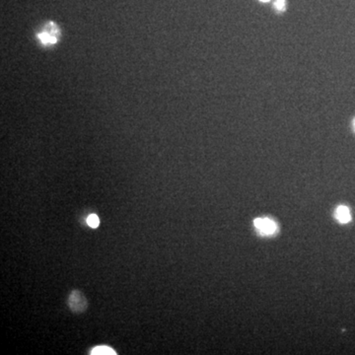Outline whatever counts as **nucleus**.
I'll list each match as a JSON object with an SVG mask.
<instances>
[{
    "mask_svg": "<svg viewBox=\"0 0 355 355\" xmlns=\"http://www.w3.org/2000/svg\"><path fill=\"white\" fill-rule=\"evenodd\" d=\"M336 217L340 223H347L350 221L351 216L347 207L339 206L336 211Z\"/></svg>",
    "mask_w": 355,
    "mask_h": 355,
    "instance_id": "nucleus-4",
    "label": "nucleus"
},
{
    "mask_svg": "<svg viewBox=\"0 0 355 355\" xmlns=\"http://www.w3.org/2000/svg\"><path fill=\"white\" fill-rule=\"evenodd\" d=\"M87 224L92 227V228H97L99 225H100V219L97 215L95 214H92V215H89L88 218H87Z\"/></svg>",
    "mask_w": 355,
    "mask_h": 355,
    "instance_id": "nucleus-6",
    "label": "nucleus"
},
{
    "mask_svg": "<svg viewBox=\"0 0 355 355\" xmlns=\"http://www.w3.org/2000/svg\"><path fill=\"white\" fill-rule=\"evenodd\" d=\"M274 7L278 11H283L284 9H285V0H276L274 3Z\"/></svg>",
    "mask_w": 355,
    "mask_h": 355,
    "instance_id": "nucleus-7",
    "label": "nucleus"
},
{
    "mask_svg": "<svg viewBox=\"0 0 355 355\" xmlns=\"http://www.w3.org/2000/svg\"><path fill=\"white\" fill-rule=\"evenodd\" d=\"M254 224H255L256 228L263 235H270V234H273L275 232V230H276L275 223L272 220L268 219V218H258V219H255Z\"/></svg>",
    "mask_w": 355,
    "mask_h": 355,
    "instance_id": "nucleus-3",
    "label": "nucleus"
},
{
    "mask_svg": "<svg viewBox=\"0 0 355 355\" xmlns=\"http://www.w3.org/2000/svg\"><path fill=\"white\" fill-rule=\"evenodd\" d=\"M58 37H59V29L53 22L48 23L43 29V31H41L37 36L38 40L44 46L54 45L57 42Z\"/></svg>",
    "mask_w": 355,
    "mask_h": 355,
    "instance_id": "nucleus-2",
    "label": "nucleus"
},
{
    "mask_svg": "<svg viewBox=\"0 0 355 355\" xmlns=\"http://www.w3.org/2000/svg\"><path fill=\"white\" fill-rule=\"evenodd\" d=\"M261 1H263V2H267V1H269V0H261Z\"/></svg>",
    "mask_w": 355,
    "mask_h": 355,
    "instance_id": "nucleus-8",
    "label": "nucleus"
},
{
    "mask_svg": "<svg viewBox=\"0 0 355 355\" xmlns=\"http://www.w3.org/2000/svg\"><path fill=\"white\" fill-rule=\"evenodd\" d=\"M67 306L73 314L80 315L87 311L88 301L85 295L79 290H72L68 296Z\"/></svg>",
    "mask_w": 355,
    "mask_h": 355,
    "instance_id": "nucleus-1",
    "label": "nucleus"
},
{
    "mask_svg": "<svg viewBox=\"0 0 355 355\" xmlns=\"http://www.w3.org/2000/svg\"><path fill=\"white\" fill-rule=\"evenodd\" d=\"M90 354L92 355H117L118 353L111 347L106 346V345H102V346H97L94 347Z\"/></svg>",
    "mask_w": 355,
    "mask_h": 355,
    "instance_id": "nucleus-5",
    "label": "nucleus"
},
{
    "mask_svg": "<svg viewBox=\"0 0 355 355\" xmlns=\"http://www.w3.org/2000/svg\"><path fill=\"white\" fill-rule=\"evenodd\" d=\"M354 127H355V121H354Z\"/></svg>",
    "mask_w": 355,
    "mask_h": 355,
    "instance_id": "nucleus-9",
    "label": "nucleus"
}]
</instances>
